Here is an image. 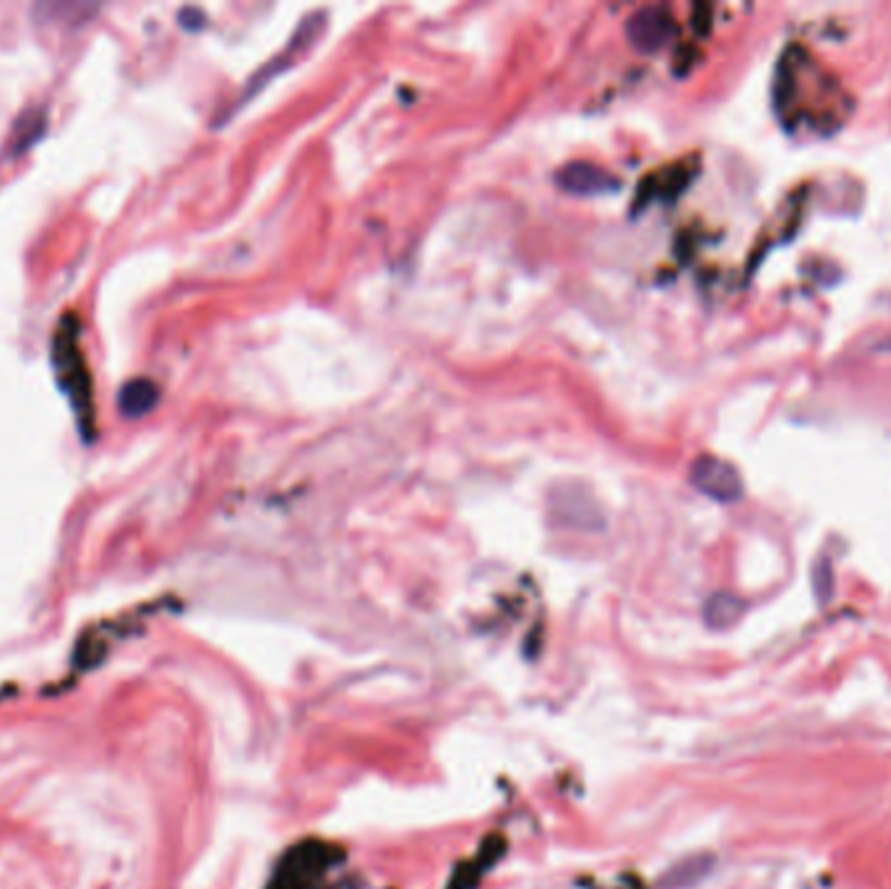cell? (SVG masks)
I'll use <instances>...</instances> for the list:
<instances>
[{"label":"cell","instance_id":"cell-1","mask_svg":"<svg viewBox=\"0 0 891 889\" xmlns=\"http://www.w3.org/2000/svg\"><path fill=\"white\" fill-rule=\"evenodd\" d=\"M53 368L58 376V386L63 389L76 418H79V431L84 439L94 436V405H92V379H89L87 358L81 350V327L76 316H66L58 321L53 336Z\"/></svg>","mask_w":891,"mask_h":889},{"label":"cell","instance_id":"cell-2","mask_svg":"<svg viewBox=\"0 0 891 889\" xmlns=\"http://www.w3.org/2000/svg\"><path fill=\"white\" fill-rule=\"evenodd\" d=\"M691 483L714 501L733 504L743 496V478L738 467L720 457H699L691 467Z\"/></svg>","mask_w":891,"mask_h":889},{"label":"cell","instance_id":"cell-3","mask_svg":"<svg viewBox=\"0 0 891 889\" xmlns=\"http://www.w3.org/2000/svg\"><path fill=\"white\" fill-rule=\"evenodd\" d=\"M626 35L636 50L654 53L673 37V22L662 9H641L628 18Z\"/></svg>","mask_w":891,"mask_h":889},{"label":"cell","instance_id":"cell-4","mask_svg":"<svg viewBox=\"0 0 891 889\" xmlns=\"http://www.w3.org/2000/svg\"><path fill=\"white\" fill-rule=\"evenodd\" d=\"M558 186L563 191L576 193V196H591V193H608L615 191V178L610 173H604L602 167L595 165H584V162H576V165H565L561 173L556 175Z\"/></svg>","mask_w":891,"mask_h":889},{"label":"cell","instance_id":"cell-5","mask_svg":"<svg viewBox=\"0 0 891 889\" xmlns=\"http://www.w3.org/2000/svg\"><path fill=\"white\" fill-rule=\"evenodd\" d=\"M160 402V389L149 379H131L123 384L118 394V407L126 418H144Z\"/></svg>","mask_w":891,"mask_h":889},{"label":"cell","instance_id":"cell-6","mask_svg":"<svg viewBox=\"0 0 891 889\" xmlns=\"http://www.w3.org/2000/svg\"><path fill=\"white\" fill-rule=\"evenodd\" d=\"M44 128H48V115H44V110L42 107L27 110V113L16 120L14 134H11V139H9L11 154L27 152L37 139H42Z\"/></svg>","mask_w":891,"mask_h":889},{"label":"cell","instance_id":"cell-7","mask_svg":"<svg viewBox=\"0 0 891 889\" xmlns=\"http://www.w3.org/2000/svg\"><path fill=\"white\" fill-rule=\"evenodd\" d=\"M704 613H707L709 626H712V628H727V626H733L735 621L740 619V615H743V602H740L738 598H733V595L720 593L707 602Z\"/></svg>","mask_w":891,"mask_h":889},{"label":"cell","instance_id":"cell-8","mask_svg":"<svg viewBox=\"0 0 891 889\" xmlns=\"http://www.w3.org/2000/svg\"><path fill=\"white\" fill-rule=\"evenodd\" d=\"M813 580H816V595H818V600L822 602H826L831 598V593H835V587H831V569H829V563L826 561H822L816 567V576H813Z\"/></svg>","mask_w":891,"mask_h":889}]
</instances>
